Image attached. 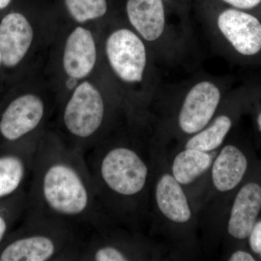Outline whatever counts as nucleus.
<instances>
[{
	"label": "nucleus",
	"mask_w": 261,
	"mask_h": 261,
	"mask_svg": "<svg viewBox=\"0 0 261 261\" xmlns=\"http://www.w3.org/2000/svg\"><path fill=\"white\" fill-rule=\"evenodd\" d=\"M126 13L132 28L162 65L174 66L185 60L191 44L190 31L173 23L174 15L164 0H127Z\"/></svg>",
	"instance_id": "5"
},
{
	"label": "nucleus",
	"mask_w": 261,
	"mask_h": 261,
	"mask_svg": "<svg viewBox=\"0 0 261 261\" xmlns=\"http://www.w3.org/2000/svg\"><path fill=\"white\" fill-rule=\"evenodd\" d=\"M168 8L175 16L177 17L185 25L190 27V12L192 0H164Z\"/></svg>",
	"instance_id": "19"
},
{
	"label": "nucleus",
	"mask_w": 261,
	"mask_h": 261,
	"mask_svg": "<svg viewBox=\"0 0 261 261\" xmlns=\"http://www.w3.org/2000/svg\"><path fill=\"white\" fill-rule=\"evenodd\" d=\"M9 228V223L5 215L0 213V245L3 243Z\"/></svg>",
	"instance_id": "22"
},
{
	"label": "nucleus",
	"mask_w": 261,
	"mask_h": 261,
	"mask_svg": "<svg viewBox=\"0 0 261 261\" xmlns=\"http://www.w3.org/2000/svg\"><path fill=\"white\" fill-rule=\"evenodd\" d=\"M12 0H0V10L5 9L9 5Z\"/></svg>",
	"instance_id": "25"
},
{
	"label": "nucleus",
	"mask_w": 261,
	"mask_h": 261,
	"mask_svg": "<svg viewBox=\"0 0 261 261\" xmlns=\"http://www.w3.org/2000/svg\"><path fill=\"white\" fill-rule=\"evenodd\" d=\"M106 53L113 71L123 83H145L147 75H156L146 43L133 30L121 28L113 32L108 38Z\"/></svg>",
	"instance_id": "8"
},
{
	"label": "nucleus",
	"mask_w": 261,
	"mask_h": 261,
	"mask_svg": "<svg viewBox=\"0 0 261 261\" xmlns=\"http://www.w3.org/2000/svg\"><path fill=\"white\" fill-rule=\"evenodd\" d=\"M84 155L107 219H112L118 200L121 203L145 190L148 166L133 147L111 145L99 140Z\"/></svg>",
	"instance_id": "2"
},
{
	"label": "nucleus",
	"mask_w": 261,
	"mask_h": 261,
	"mask_svg": "<svg viewBox=\"0 0 261 261\" xmlns=\"http://www.w3.org/2000/svg\"><path fill=\"white\" fill-rule=\"evenodd\" d=\"M225 6L244 10L261 18V0H214Z\"/></svg>",
	"instance_id": "18"
},
{
	"label": "nucleus",
	"mask_w": 261,
	"mask_h": 261,
	"mask_svg": "<svg viewBox=\"0 0 261 261\" xmlns=\"http://www.w3.org/2000/svg\"><path fill=\"white\" fill-rule=\"evenodd\" d=\"M249 237L252 251L259 254L261 256V221L255 224Z\"/></svg>",
	"instance_id": "20"
},
{
	"label": "nucleus",
	"mask_w": 261,
	"mask_h": 261,
	"mask_svg": "<svg viewBox=\"0 0 261 261\" xmlns=\"http://www.w3.org/2000/svg\"><path fill=\"white\" fill-rule=\"evenodd\" d=\"M37 147L25 156L18 153L0 155V200L14 195L25 179L32 177Z\"/></svg>",
	"instance_id": "15"
},
{
	"label": "nucleus",
	"mask_w": 261,
	"mask_h": 261,
	"mask_svg": "<svg viewBox=\"0 0 261 261\" xmlns=\"http://www.w3.org/2000/svg\"><path fill=\"white\" fill-rule=\"evenodd\" d=\"M70 15L80 23L102 17L108 10L106 0H65Z\"/></svg>",
	"instance_id": "17"
},
{
	"label": "nucleus",
	"mask_w": 261,
	"mask_h": 261,
	"mask_svg": "<svg viewBox=\"0 0 261 261\" xmlns=\"http://www.w3.org/2000/svg\"><path fill=\"white\" fill-rule=\"evenodd\" d=\"M105 113L104 99L99 91L89 82L79 86L63 112V123L73 139L67 145L83 152L93 146Z\"/></svg>",
	"instance_id": "7"
},
{
	"label": "nucleus",
	"mask_w": 261,
	"mask_h": 261,
	"mask_svg": "<svg viewBox=\"0 0 261 261\" xmlns=\"http://www.w3.org/2000/svg\"><path fill=\"white\" fill-rule=\"evenodd\" d=\"M30 212L88 231L105 219L84 152L41 136L32 175Z\"/></svg>",
	"instance_id": "1"
},
{
	"label": "nucleus",
	"mask_w": 261,
	"mask_h": 261,
	"mask_svg": "<svg viewBox=\"0 0 261 261\" xmlns=\"http://www.w3.org/2000/svg\"><path fill=\"white\" fill-rule=\"evenodd\" d=\"M34 32L27 19L18 13L7 15L0 23L2 63L14 67L23 60L32 42Z\"/></svg>",
	"instance_id": "10"
},
{
	"label": "nucleus",
	"mask_w": 261,
	"mask_h": 261,
	"mask_svg": "<svg viewBox=\"0 0 261 261\" xmlns=\"http://www.w3.org/2000/svg\"><path fill=\"white\" fill-rule=\"evenodd\" d=\"M233 82L231 76L200 73L171 85L178 99L173 126L189 136L203 129L216 116Z\"/></svg>",
	"instance_id": "6"
},
{
	"label": "nucleus",
	"mask_w": 261,
	"mask_h": 261,
	"mask_svg": "<svg viewBox=\"0 0 261 261\" xmlns=\"http://www.w3.org/2000/svg\"><path fill=\"white\" fill-rule=\"evenodd\" d=\"M199 19L221 56L234 64L261 68V18L214 0H197Z\"/></svg>",
	"instance_id": "3"
},
{
	"label": "nucleus",
	"mask_w": 261,
	"mask_h": 261,
	"mask_svg": "<svg viewBox=\"0 0 261 261\" xmlns=\"http://www.w3.org/2000/svg\"><path fill=\"white\" fill-rule=\"evenodd\" d=\"M77 84V79L73 78V77H70L67 80L66 87L67 88L69 89H73L75 88V86Z\"/></svg>",
	"instance_id": "23"
},
{
	"label": "nucleus",
	"mask_w": 261,
	"mask_h": 261,
	"mask_svg": "<svg viewBox=\"0 0 261 261\" xmlns=\"http://www.w3.org/2000/svg\"><path fill=\"white\" fill-rule=\"evenodd\" d=\"M256 124L259 132L261 133V109L258 111V113H257Z\"/></svg>",
	"instance_id": "24"
},
{
	"label": "nucleus",
	"mask_w": 261,
	"mask_h": 261,
	"mask_svg": "<svg viewBox=\"0 0 261 261\" xmlns=\"http://www.w3.org/2000/svg\"><path fill=\"white\" fill-rule=\"evenodd\" d=\"M247 169V160L236 146L226 145L215 160L212 180L219 192L233 190L241 182Z\"/></svg>",
	"instance_id": "14"
},
{
	"label": "nucleus",
	"mask_w": 261,
	"mask_h": 261,
	"mask_svg": "<svg viewBox=\"0 0 261 261\" xmlns=\"http://www.w3.org/2000/svg\"><path fill=\"white\" fill-rule=\"evenodd\" d=\"M261 210V187L250 182L242 187L235 197L228 231L233 238L244 240L249 237Z\"/></svg>",
	"instance_id": "11"
},
{
	"label": "nucleus",
	"mask_w": 261,
	"mask_h": 261,
	"mask_svg": "<svg viewBox=\"0 0 261 261\" xmlns=\"http://www.w3.org/2000/svg\"><path fill=\"white\" fill-rule=\"evenodd\" d=\"M96 57L95 44L91 32L82 27L75 29L65 45L63 64L66 73L77 80L84 78L93 69Z\"/></svg>",
	"instance_id": "12"
},
{
	"label": "nucleus",
	"mask_w": 261,
	"mask_h": 261,
	"mask_svg": "<svg viewBox=\"0 0 261 261\" xmlns=\"http://www.w3.org/2000/svg\"><path fill=\"white\" fill-rule=\"evenodd\" d=\"M212 162V156L207 152L185 148L173 160V176L180 185H189L205 173Z\"/></svg>",
	"instance_id": "16"
},
{
	"label": "nucleus",
	"mask_w": 261,
	"mask_h": 261,
	"mask_svg": "<svg viewBox=\"0 0 261 261\" xmlns=\"http://www.w3.org/2000/svg\"><path fill=\"white\" fill-rule=\"evenodd\" d=\"M2 63V56H1V53H0V64H1Z\"/></svg>",
	"instance_id": "26"
},
{
	"label": "nucleus",
	"mask_w": 261,
	"mask_h": 261,
	"mask_svg": "<svg viewBox=\"0 0 261 261\" xmlns=\"http://www.w3.org/2000/svg\"><path fill=\"white\" fill-rule=\"evenodd\" d=\"M45 114L42 99L34 94H24L10 103L0 118V135L15 142L37 129Z\"/></svg>",
	"instance_id": "9"
},
{
	"label": "nucleus",
	"mask_w": 261,
	"mask_h": 261,
	"mask_svg": "<svg viewBox=\"0 0 261 261\" xmlns=\"http://www.w3.org/2000/svg\"><path fill=\"white\" fill-rule=\"evenodd\" d=\"M230 261H254L255 258L251 255L245 251H237L233 252L230 258L228 259Z\"/></svg>",
	"instance_id": "21"
},
{
	"label": "nucleus",
	"mask_w": 261,
	"mask_h": 261,
	"mask_svg": "<svg viewBox=\"0 0 261 261\" xmlns=\"http://www.w3.org/2000/svg\"><path fill=\"white\" fill-rule=\"evenodd\" d=\"M28 231L0 252V261L80 260L87 231L31 212Z\"/></svg>",
	"instance_id": "4"
},
{
	"label": "nucleus",
	"mask_w": 261,
	"mask_h": 261,
	"mask_svg": "<svg viewBox=\"0 0 261 261\" xmlns=\"http://www.w3.org/2000/svg\"><path fill=\"white\" fill-rule=\"evenodd\" d=\"M173 175L163 174L155 187L158 207L170 221L178 224L187 223L191 219L192 211L185 192Z\"/></svg>",
	"instance_id": "13"
}]
</instances>
